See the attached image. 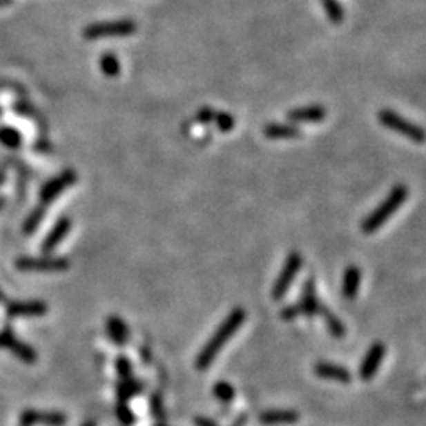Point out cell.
<instances>
[{"label":"cell","instance_id":"1","mask_svg":"<svg viewBox=\"0 0 426 426\" xmlns=\"http://www.w3.org/2000/svg\"><path fill=\"white\" fill-rule=\"evenodd\" d=\"M245 318L246 313L243 308L232 309L229 316L221 322L217 331L212 335V338L206 342V346H204L201 352H199V356L196 357L195 362L196 369H199V371H206V369H209V367H212V363L215 362V358H217L220 351L223 349V346L237 333V330L242 327V324L245 322Z\"/></svg>","mask_w":426,"mask_h":426},{"label":"cell","instance_id":"2","mask_svg":"<svg viewBox=\"0 0 426 426\" xmlns=\"http://www.w3.org/2000/svg\"><path fill=\"white\" fill-rule=\"evenodd\" d=\"M407 193L409 191L406 185H395L394 190L390 191V195L380 202V206L376 207L373 212L362 221L363 234H373V232L380 229V226L405 204L407 199Z\"/></svg>","mask_w":426,"mask_h":426},{"label":"cell","instance_id":"3","mask_svg":"<svg viewBox=\"0 0 426 426\" xmlns=\"http://www.w3.org/2000/svg\"><path fill=\"white\" fill-rule=\"evenodd\" d=\"M137 30V24L133 19H115L88 24L82 30V37L88 41L101 40L109 37H128Z\"/></svg>","mask_w":426,"mask_h":426},{"label":"cell","instance_id":"4","mask_svg":"<svg viewBox=\"0 0 426 426\" xmlns=\"http://www.w3.org/2000/svg\"><path fill=\"white\" fill-rule=\"evenodd\" d=\"M379 122L383 124L385 128H389L391 131L398 133V135L406 136L407 139H411L417 144H422L425 139V133L423 130L420 128L418 125L412 124V122H409L407 119L401 117L400 114H396L395 110L391 109H383L379 113Z\"/></svg>","mask_w":426,"mask_h":426},{"label":"cell","instance_id":"5","mask_svg":"<svg viewBox=\"0 0 426 426\" xmlns=\"http://www.w3.org/2000/svg\"><path fill=\"white\" fill-rule=\"evenodd\" d=\"M302 264H303V258L300 253H297V251L289 253V256L286 258L283 269H281L278 278H276L275 284H273V289H272L273 300H281V298H284V296L289 292L297 273L300 272Z\"/></svg>","mask_w":426,"mask_h":426},{"label":"cell","instance_id":"6","mask_svg":"<svg viewBox=\"0 0 426 426\" xmlns=\"http://www.w3.org/2000/svg\"><path fill=\"white\" fill-rule=\"evenodd\" d=\"M16 269L24 272H64L70 269L65 258H22L16 261Z\"/></svg>","mask_w":426,"mask_h":426},{"label":"cell","instance_id":"7","mask_svg":"<svg viewBox=\"0 0 426 426\" xmlns=\"http://www.w3.org/2000/svg\"><path fill=\"white\" fill-rule=\"evenodd\" d=\"M77 180L76 171L73 169H66L62 174L55 175L54 179H51L46 184L43 185L40 191V201L43 204H51L55 197L66 190V188L75 185Z\"/></svg>","mask_w":426,"mask_h":426},{"label":"cell","instance_id":"8","mask_svg":"<svg viewBox=\"0 0 426 426\" xmlns=\"http://www.w3.org/2000/svg\"><path fill=\"white\" fill-rule=\"evenodd\" d=\"M384 356H385V345L380 341H376L368 349L367 356L363 357V360L360 363V368H358V376H360L362 380H371L374 378L376 373L379 371V367L384 360Z\"/></svg>","mask_w":426,"mask_h":426},{"label":"cell","instance_id":"9","mask_svg":"<svg viewBox=\"0 0 426 426\" xmlns=\"http://www.w3.org/2000/svg\"><path fill=\"white\" fill-rule=\"evenodd\" d=\"M66 423L65 414L60 412H41V411H24L19 417L21 426L46 425V426H64Z\"/></svg>","mask_w":426,"mask_h":426},{"label":"cell","instance_id":"10","mask_svg":"<svg viewBox=\"0 0 426 426\" xmlns=\"http://www.w3.org/2000/svg\"><path fill=\"white\" fill-rule=\"evenodd\" d=\"M298 307H300L302 314H305L307 318H314L319 314L320 302L316 294V281H314L313 276L305 281L302 289V297L300 302H298Z\"/></svg>","mask_w":426,"mask_h":426},{"label":"cell","instance_id":"11","mask_svg":"<svg viewBox=\"0 0 426 426\" xmlns=\"http://www.w3.org/2000/svg\"><path fill=\"white\" fill-rule=\"evenodd\" d=\"M0 347H7L14 352V356L21 358L26 363H35L37 362V352L32 349L30 346L24 345L14 338V335L11 331H2L0 333Z\"/></svg>","mask_w":426,"mask_h":426},{"label":"cell","instance_id":"12","mask_svg":"<svg viewBox=\"0 0 426 426\" xmlns=\"http://www.w3.org/2000/svg\"><path fill=\"white\" fill-rule=\"evenodd\" d=\"M314 373L319 376L320 379H329L335 380V383L340 384H349L352 380V374L349 369L342 365L330 363V362H319L314 367Z\"/></svg>","mask_w":426,"mask_h":426},{"label":"cell","instance_id":"13","mask_svg":"<svg viewBox=\"0 0 426 426\" xmlns=\"http://www.w3.org/2000/svg\"><path fill=\"white\" fill-rule=\"evenodd\" d=\"M49 311L44 302H13L7 307L11 318H40Z\"/></svg>","mask_w":426,"mask_h":426},{"label":"cell","instance_id":"14","mask_svg":"<svg viewBox=\"0 0 426 426\" xmlns=\"http://www.w3.org/2000/svg\"><path fill=\"white\" fill-rule=\"evenodd\" d=\"M70 229H71V220L68 217H62L60 220L55 221L54 228L49 231L46 239L43 240L41 251L43 253H51L54 248L65 239L66 234L70 232Z\"/></svg>","mask_w":426,"mask_h":426},{"label":"cell","instance_id":"15","mask_svg":"<svg viewBox=\"0 0 426 426\" xmlns=\"http://www.w3.org/2000/svg\"><path fill=\"white\" fill-rule=\"evenodd\" d=\"M106 331H108L109 340L113 341L115 346L124 347V346L128 345L130 330H128V325L125 324L124 319L115 316V314H114V316H109L108 320H106Z\"/></svg>","mask_w":426,"mask_h":426},{"label":"cell","instance_id":"16","mask_svg":"<svg viewBox=\"0 0 426 426\" xmlns=\"http://www.w3.org/2000/svg\"><path fill=\"white\" fill-rule=\"evenodd\" d=\"M327 117V109L320 104H311V106L297 108L287 113V119L291 122H320Z\"/></svg>","mask_w":426,"mask_h":426},{"label":"cell","instance_id":"17","mask_svg":"<svg viewBox=\"0 0 426 426\" xmlns=\"http://www.w3.org/2000/svg\"><path fill=\"white\" fill-rule=\"evenodd\" d=\"M298 414L291 409H270L262 412L259 420L264 425H294L298 422Z\"/></svg>","mask_w":426,"mask_h":426},{"label":"cell","instance_id":"18","mask_svg":"<svg viewBox=\"0 0 426 426\" xmlns=\"http://www.w3.org/2000/svg\"><path fill=\"white\" fill-rule=\"evenodd\" d=\"M264 135L269 139H296L302 136V130L294 124H267L264 126Z\"/></svg>","mask_w":426,"mask_h":426},{"label":"cell","instance_id":"19","mask_svg":"<svg viewBox=\"0 0 426 426\" xmlns=\"http://www.w3.org/2000/svg\"><path fill=\"white\" fill-rule=\"evenodd\" d=\"M360 278L362 272L357 265H349L346 269L345 276H342V296H345L347 300H352V298L357 297L358 287H360Z\"/></svg>","mask_w":426,"mask_h":426},{"label":"cell","instance_id":"20","mask_svg":"<svg viewBox=\"0 0 426 426\" xmlns=\"http://www.w3.org/2000/svg\"><path fill=\"white\" fill-rule=\"evenodd\" d=\"M144 385L139 379H135L131 376L128 379H120L117 384V398L122 403H128L131 398L141 395Z\"/></svg>","mask_w":426,"mask_h":426},{"label":"cell","instance_id":"21","mask_svg":"<svg viewBox=\"0 0 426 426\" xmlns=\"http://www.w3.org/2000/svg\"><path fill=\"white\" fill-rule=\"evenodd\" d=\"M319 314L324 318L331 336H335V338H342V336L346 335V327L345 324H342V320L338 316H335V314L331 313L327 307H324L322 303H320Z\"/></svg>","mask_w":426,"mask_h":426},{"label":"cell","instance_id":"22","mask_svg":"<svg viewBox=\"0 0 426 426\" xmlns=\"http://www.w3.org/2000/svg\"><path fill=\"white\" fill-rule=\"evenodd\" d=\"M99 68L108 77H117L120 75V62L117 55L113 52H106L99 59Z\"/></svg>","mask_w":426,"mask_h":426},{"label":"cell","instance_id":"23","mask_svg":"<svg viewBox=\"0 0 426 426\" xmlns=\"http://www.w3.org/2000/svg\"><path fill=\"white\" fill-rule=\"evenodd\" d=\"M0 142L8 148H19L22 144V136L18 130L3 125L0 126Z\"/></svg>","mask_w":426,"mask_h":426},{"label":"cell","instance_id":"24","mask_svg":"<svg viewBox=\"0 0 426 426\" xmlns=\"http://www.w3.org/2000/svg\"><path fill=\"white\" fill-rule=\"evenodd\" d=\"M320 3H322L330 22H333L336 26L341 24L342 19H345V8L338 0H320Z\"/></svg>","mask_w":426,"mask_h":426},{"label":"cell","instance_id":"25","mask_svg":"<svg viewBox=\"0 0 426 426\" xmlns=\"http://www.w3.org/2000/svg\"><path fill=\"white\" fill-rule=\"evenodd\" d=\"M213 395H215V398H218L220 401L231 403L232 400H234V396H235V390H234V387H232L229 383H226V380H221V383L215 384Z\"/></svg>","mask_w":426,"mask_h":426},{"label":"cell","instance_id":"26","mask_svg":"<svg viewBox=\"0 0 426 426\" xmlns=\"http://www.w3.org/2000/svg\"><path fill=\"white\" fill-rule=\"evenodd\" d=\"M115 414H117L119 422L124 426H133L137 420L135 412L131 411V407L126 405V403H122V401H119V405L115 406Z\"/></svg>","mask_w":426,"mask_h":426},{"label":"cell","instance_id":"27","mask_svg":"<svg viewBox=\"0 0 426 426\" xmlns=\"http://www.w3.org/2000/svg\"><path fill=\"white\" fill-rule=\"evenodd\" d=\"M43 217H44V207H38L33 210L24 223V234L27 235L33 234V232L38 229V226H40Z\"/></svg>","mask_w":426,"mask_h":426},{"label":"cell","instance_id":"28","mask_svg":"<svg viewBox=\"0 0 426 426\" xmlns=\"http://www.w3.org/2000/svg\"><path fill=\"white\" fill-rule=\"evenodd\" d=\"M115 371H117L120 379H128L133 376V365L126 356H119L115 358Z\"/></svg>","mask_w":426,"mask_h":426},{"label":"cell","instance_id":"29","mask_svg":"<svg viewBox=\"0 0 426 426\" xmlns=\"http://www.w3.org/2000/svg\"><path fill=\"white\" fill-rule=\"evenodd\" d=\"M151 412L155 418L159 420V422H164L166 412H164V405H163V396L157 394V391L152 394L151 396Z\"/></svg>","mask_w":426,"mask_h":426},{"label":"cell","instance_id":"30","mask_svg":"<svg viewBox=\"0 0 426 426\" xmlns=\"http://www.w3.org/2000/svg\"><path fill=\"white\" fill-rule=\"evenodd\" d=\"M215 120H217V126L221 133H229L235 126V119L229 113H217Z\"/></svg>","mask_w":426,"mask_h":426},{"label":"cell","instance_id":"31","mask_svg":"<svg viewBox=\"0 0 426 426\" xmlns=\"http://www.w3.org/2000/svg\"><path fill=\"white\" fill-rule=\"evenodd\" d=\"M215 114H217V110H215L213 108L210 106H204L197 110V115H196V120L199 122V124L202 125H207L210 124V122L215 120Z\"/></svg>","mask_w":426,"mask_h":426},{"label":"cell","instance_id":"32","mask_svg":"<svg viewBox=\"0 0 426 426\" xmlns=\"http://www.w3.org/2000/svg\"><path fill=\"white\" fill-rule=\"evenodd\" d=\"M300 307L298 303H292V305H286L281 309V319L283 320H294L296 318L300 316Z\"/></svg>","mask_w":426,"mask_h":426},{"label":"cell","instance_id":"33","mask_svg":"<svg viewBox=\"0 0 426 426\" xmlns=\"http://www.w3.org/2000/svg\"><path fill=\"white\" fill-rule=\"evenodd\" d=\"M195 423H196V426H218L217 423L212 422L210 418H206V417H196Z\"/></svg>","mask_w":426,"mask_h":426},{"label":"cell","instance_id":"34","mask_svg":"<svg viewBox=\"0 0 426 426\" xmlns=\"http://www.w3.org/2000/svg\"><path fill=\"white\" fill-rule=\"evenodd\" d=\"M13 3V0H0V8L3 7H8V5Z\"/></svg>","mask_w":426,"mask_h":426},{"label":"cell","instance_id":"35","mask_svg":"<svg viewBox=\"0 0 426 426\" xmlns=\"http://www.w3.org/2000/svg\"><path fill=\"white\" fill-rule=\"evenodd\" d=\"M82 426H97V423L93 422V420H88V422H86Z\"/></svg>","mask_w":426,"mask_h":426},{"label":"cell","instance_id":"36","mask_svg":"<svg viewBox=\"0 0 426 426\" xmlns=\"http://www.w3.org/2000/svg\"><path fill=\"white\" fill-rule=\"evenodd\" d=\"M2 206H3V199H0V209H2Z\"/></svg>","mask_w":426,"mask_h":426},{"label":"cell","instance_id":"37","mask_svg":"<svg viewBox=\"0 0 426 426\" xmlns=\"http://www.w3.org/2000/svg\"><path fill=\"white\" fill-rule=\"evenodd\" d=\"M157 426H166V425H164V423H158Z\"/></svg>","mask_w":426,"mask_h":426}]
</instances>
